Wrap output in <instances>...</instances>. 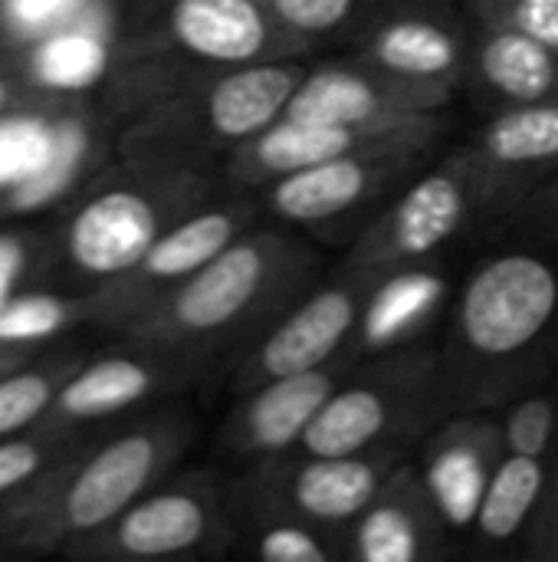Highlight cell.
Returning <instances> with one entry per match:
<instances>
[{
	"instance_id": "1",
	"label": "cell",
	"mask_w": 558,
	"mask_h": 562,
	"mask_svg": "<svg viewBox=\"0 0 558 562\" xmlns=\"http://www.w3.org/2000/svg\"><path fill=\"white\" fill-rule=\"evenodd\" d=\"M558 369V240L513 211L460 273L437 339L444 412L503 408Z\"/></svg>"
},
{
	"instance_id": "2",
	"label": "cell",
	"mask_w": 558,
	"mask_h": 562,
	"mask_svg": "<svg viewBox=\"0 0 558 562\" xmlns=\"http://www.w3.org/2000/svg\"><path fill=\"white\" fill-rule=\"evenodd\" d=\"M191 435L184 415H158L102 441H76L0 504V550L62 557L164 481L187 451Z\"/></svg>"
},
{
	"instance_id": "3",
	"label": "cell",
	"mask_w": 558,
	"mask_h": 562,
	"mask_svg": "<svg viewBox=\"0 0 558 562\" xmlns=\"http://www.w3.org/2000/svg\"><path fill=\"white\" fill-rule=\"evenodd\" d=\"M309 247L280 231H243L164 293L122 336L158 359H191L270 326L312 280Z\"/></svg>"
},
{
	"instance_id": "4",
	"label": "cell",
	"mask_w": 558,
	"mask_h": 562,
	"mask_svg": "<svg viewBox=\"0 0 558 562\" xmlns=\"http://www.w3.org/2000/svg\"><path fill=\"white\" fill-rule=\"evenodd\" d=\"M523 204L467 145L431 158L352 240L345 267L391 270L490 237Z\"/></svg>"
},
{
	"instance_id": "5",
	"label": "cell",
	"mask_w": 558,
	"mask_h": 562,
	"mask_svg": "<svg viewBox=\"0 0 558 562\" xmlns=\"http://www.w3.org/2000/svg\"><path fill=\"white\" fill-rule=\"evenodd\" d=\"M303 72L296 59L204 69L201 82L168 89L135 119L122 138V155L207 171L214 155H230L283 115Z\"/></svg>"
},
{
	"instance_id": "6",
	"label": "cell",
	"mask_w": 558,
	"mask_h": 562,
	"mask_svg": "<svg viewBox=\"0 0 558 562\" xmlns=\"http://www.w3.org/2000/svg\"><path fill=\"white\" fill-rule=\"evenodd\" d=\"M207 171L125 158L102 178L66 224L62 250L79 277L95 283L125 273L168 227L207 204Z\"/></svg>"
},
{
	"instance_id": "7",
	"label": "cell",
	"mask_w": 558,
	"mask_h": 562,
	"mask_svg": "<svg viewBox=\"0 0 558 562\" xmlns=\"http://www.w3.org/2000/svg\"><path fill=\"white\" fill-rule=\"evenodd\" d=\"M444 415L437 392V342L405 346L358 359L329 392L299 451L358 454L368 448H411Z\"/></svg>"
},
{
	"instance_id": "8",
	"label": "cell",
	"mask_w": 558,
	"mask_h": 562,
	"mask_svg": "<svg viewBox=\"0 0 558 562\" xmlns=\"http://www.w3.org/2000/svg\"><path fill=\"white\" fill-rule=\"evenodd\" d=\"M405 458H411V448L401 445L368 448L358 454H306L296 448L253 461L227 491V504L247 524L296 520L342 540L349 524Z\"/></svg>"
},
{
	"instance_id": "9",
	"label": "cell",
	"mask_w": 558,
	"mask_h": 562,
	"mask_svg": "<svg viewBox=\"0 0 558 562\" xmlns=\"http://www.w3.org/2000/svg\"><path fill=\"white\" fill-rule=\"evenodd\" d=\"M447 115H434L398 138L335 155L266 184V204L276 217L299 227H329L342 221H372L437 151Z\"/></svg>"
},
{
	"instance_id": "10",
	"label": "cell",
	"mask_w": 558,
	"mask_h": 562,
	"mask_svg": "<svg viewBox=\"0 0 558 562\" xmlns=\"http://www.w3.org/2000/svg\"><path fill=\"white\" fill-rule=\"evenodd\" d=\"M230 540L227 491L207 471H191L178 481H158L62 557L79 562L194 560L224 553Z\"/></svg>"
},
{
	"instance_id": "11",
	"label": "cell",
	"mask_w": 558,
	"mask_h": 562,
	"mask_svg": "<svg viewBox=\"0 0 558 562\" xmlns=\"http://www.w3.org/2000/svg\"><path fill=\"white\" fill-rule=\"evenodd\" d=\"M253 217L257 204L247 198H210L207 204L181 217L174 227H168L125 273L95 283V290H89L76 303V319L122 333L164 293H171L194 270H201L214 254H220L234 237L250 231Z\"/></svg>"
},
{
	"instance_id": "12",
	"label": "cell",
	"mask_w": 558,
	"mask_h": 562,
	"mask_svg": "<svg viewBox=\"0 0 558 562\" xmlns=\"http://www.w3.org/2000/svg\"><path fill=\"white\" fill-rule=\"evenodd\" d=\"M474 16L460 0H385L355 36V59L401 82L457 95Z\"/></svg>"
},
{
	"instance_id": "13",
	"label": "cell",
	"mask_w": 558,
	"mask_h": 562,
	"mask_svg": "<svg viewBox=\"0 0 558 562\" xmlns=\"http://www.w3.org/2000/svg\"><path fill=\"white\" fill-rule=\"evenodd\" d=\"M378 273L382 270L342 267L335 280L316 286L296 306L289 303L250 349L237 385L247 392L276 375H293L335 359H352L349 346Z\"/></svg>"
},
{
	"instance_id": "14",
	"label": "cell",
	"mask_w": 558,
	"mask_h": 562,
	"mask_svg": "<svg viewBox=\"0 0 558 562\" xmlns=\"http://www.w3.org/2000/svg\"><path fill=\"white\" fill-rule=\"evenodd\" d=\"M506 454L500 415L487 408L444 412L414 445L411 464L447 524L457 547L464 543L480 497Z\"/></svg>"
},
{
	"instance_id": "15",
	"label": "cell",
	"mask_w": 558,
	"mask_h": 562,
	"mask_svg": "<svg viewBox=\"0 0 558 562\" xmlns=\"http://www.w3.org/2000/svg\"><path fill=\"white\" fill-rule=\"evenodd\" d=\"M451 102V95L401 82L352 56L349 63L306 69L283 115L299 122L385 128L447 112Z\"/></svg>"
},
{
	"instance_id": "16",
	"label": "cell",
	"mask_w": 558,
	"mask_h": 562,
	"mask_svg": "<svg viewBox=\"0 0 558 562\" xmlns=\"http://www.w3.org/2000/svg\"><path fill=\"white\" fill-rule=\"evenodd\" d=\"M161 40L201 69L296 59L309 49L273 20L263 0H168Z\"/></svg>"
},
{
	"instance_id": "17",
	"label": "cell",
	"mask_w": 558,
	"mask_h": 562,
	"mask_svg": "<svg viewBox=\"0 0 558 562\" xmlns=\"http://www.w3.org/2000/svg\"><path fill=\"white\" fill-rule=\"evenodd\" d=\"M355 562H437L460 557L457 540L428 497L411 458H405L342 537Z\"/></svg>"
},
{
	"instance_id": "18",
	"label": "cell",
	"mask_w": 558,
	"mask_h": 562,
	"mask_svg": "<svg viewBox=\"0 0 558 562\" xmlns=\"http://www.w3.org/2000/svg\"><path fill=\"white\" fill-rule=\"evenodd\" d=\"M457 280L447 257L382 270L365 300L349 356L358 362L378 352L437 342Z\"/></svg>"
},
{
	"instance_id": "19",
	"label": "cell",
	"mask_w": 558,
	"mask_h": 562,
	"mask_svg": "<svg viewBox=\"0 0 558 562\" xmlns=\"http://www.w3.org/2000/svg\"><path fill=\"white\" fill-rule=\"evenodd\" d=\"M352 366V359H335L319 369L276 375L247 389V398L234 408V415L224 425V451L250 464L296 451L303 431Z\"/></svg>"
},
{
	"instance_id": "20",
	"label": "cell",
	"mask_w": 558,
	"mask_h": 562,
	"mask_svg": "<svg viewBox=\"0 0 558 562\" xmlns=\"http://www.w3.org/2000/svg\"><path fill=\"white\" fill-rule=\"evenodd\" d=\"M460 92H467L483 115L558 99V53L500 20L474 16Z\"/></svg>"
},
{
	"instance_id": "21",
	"label": "cell",
	"mask_w": 558,
	"mask_h": 562,
	"mask_svg": "<svg viewBox=\"0 0 558 562\" xmlns=\"http://www.w3.org/2000/svg\"><path fill=\"white\" fill-rule=\"evenodd\" d=\"M437 115H444V112H437ZM428 119H434V115H428ZM428 119L385 125V128H362V125L299 122V119L280 115L276 122H270L266 128H260L253 138H247L243 145H237L227 155V175H230V181H237L243 188H266L276 178H286L309 165L398 138Z\"/></svg>"
},
{
	"instance_id": "22",
	"label": "cell",
	"mask_w": 558,
	"mask_h": 562,
	"mask_svg": "<svg viewBox=\"0 0 558 562\" xmlns=\"http://www.w3.org/2000/svg\"><path fill=\"white\" fill-rule=\"evenodd\" d=\"M164 366L158 356H105L95 362H79L56 389L43 418L30 428L49 438H76L79 428L112 418L138 402H145L161 382Z\"/></svg>"
},
{
	"instance_id": "23",
	"label": "cell",
	"mask_w": 558,
	"mask_h": 562,
	"mask_svg": "<svg viewBox=\"0 0 558 562\" xmlns=\"http://www.w3.org/2000/svg\"><path fill=\"white\" fill-rule=\"evenodd\" d=\"M464 145L526 201L558 171V99L487 112Z\"/></svg>"
},
{
	"instance_id": "24",
	"label": "cell",
	"mask_w": 558,
	"mask_h": 562,
	"mask_svg": "<svg viewBox=\"0 0 558 562\" xmlns=\"http://www.w3.org/2000/svg\"><path fill=\"white\" fill-rule=\"evenodd\" d=\"M546 484V458L503 454L460 543L470 560H520Z\"/></svg>"
},
{
	"instance_id": "25",
	"label": "cell",
	"mask_w": 558,
	"mask_h": 562,
	"mask_svg": "<svg viewBox=\"0 0 558 562\" xmlns=\"http://www.w3.org/2000/svg\"><path fill=\"white\" fill-rule=\"evenodd\" d=\"M105 30L69 23L39 36L30 49L26 72L39 89H86L109 66Z\"/></svg>"
},
{
	"instance_id": "26",
	"label": "cell",
	"mask_w": 558,
	"mask_h": 562,
	"mask_svg": "<svg viewBox=\"0 0 558 562\" xmlns=\"http://www.w3.org/2000/svg\"><path fill=\"white\" fill-rule=\"evenodd\" d=\"M82 359L76 356H56V359H39V362L23 359L20 366L7 369L0 375V441L30 431L49 408L62 379Z\"/></svg>"
},
{
	"instance_id": "27",
	"label": "cell",
	"mask_w": 558,
	"mask_h": 562,
	"mask_svg": "<svg viewBox=\"0 0 558 562\" xmlns=\"http://www.w3.org/2000/svg\"><path fill=\"white\" fill-rule=\"evenodd\" d=\"M497 415L510 454L549 458L558 445V369L516 392Z\"/></svg>"
},
{
	"instance_id": "28",
	"label": "cell",
	"mask_w": 558,
	"mask_h": 562,
	"mask_svg": "<svg viewBox=\"0 0 558 562\" xmlns=\"http://www.w3.org/2000/svg\"><path fill=\"white\" fill-rule=\"evenodd\" d=\"M382 3L385 0H263L273 20L306 46L339 33L358 36Z\"/></svg>"
},
{
	"instance_id": "29",
	"label": "cell",
	"mask_w": 558,
	"mask_h": 562,
	"mask_svg": "<svg viewBox=\"0 0 558 562\" xmlns=\"http://www.w3.org/2000/svg\"><path fill=\"white\" fill-rule=\"evenodd\" d=\"M76 319V303H66L56 293H13L0 306V346L30 349Z\"/></svg>"
},
{
	"instance_id": "30",
	"label": "cell",
	"mask_w": 558,
	"mask_h": 562,
	"mask_svg": "<svg viewBox=\"0 0 558 562\" xmlns=\"http://www.w3.org/2000/svg\"><path fill=\"white\" fill-rule=\"evenodd\" d=\"M253 557L263 562H335L345 557L342 540L296 520L250 524Z\"/></svg>"
},
{
	"instance_id": "31",
	"label": "cell",
	"mask_w": 558,
	"mask_h": 562,
	"mask_svg": "<svg viewBox=\"0 0 558 562\" xmlns=\"http://www.w3.org/2000/svg\"><path fill=\"white\" fill-rule=\"evenodd\" d=\"M79 438H49L39 431H23L0 441V504L26 487L39 471L62 458Z\"/></svg>"
},
{
	"instance_id": "32",
	"label": "cell",
	"mask_w": 558,
	"mask_h": 562,
	"mask_svg": "<svg viewBox=\"0 0 558 562\" xmlns=\"http://www.w3.org/2000/svg\"><path fill=\"white\" fill-rule=\"evenodd\" d=\"M86 0H0V30L16 40H39L76 20Z\"/></svg>"
},
{
	"instance_id": "33",
	"label": "cell",
	"mask_w": 558,
	"mask_h": 562,
	"mask_svg": "<svg viewBox=\"0 0 558 562\" xmlns=\"http://www.w3.org/2000/svg\"><path fill=\"white\" fill-rule=\"evenodd\" d=\"M46 128L36 122H0V184L26 181L49 155Z\"/></svg>"
},
{
	"instance_id": "34",
	"label": "cell",
	"mask_w": 558,
	"mask_h": 562,
	"mask_svg": "<svg viewBox=\"0 0 558 562\" xmlns=\"http://www.w3.org/2000/svg\"><path fill=\"white\" fill-rule=\"evenodd\" d=\"M523 562H558V445L546 458V484L536 507V517L529 524V533L523 540Z\"/></svg>"
},
{
	"instance_id": "35",
	"label": "cell",
	"mask_w": 558,
	"mask_h": 562,
	"mask_svg": "<svg viewBox=\"0 0 558 562\" xmlns=\"http://www.w3.org/2000/svg\"><path fill=\"white\" fill-rule=\"evenodd\" d=\"M474 16L500 20L558 53V0H497L483 10H474Z\"/></svg>"
},
{
	"instance_id": "36",
	"label": "cell",
	"mask_w": 558,
	"mask_h": 562,
	"mask_svg": "<svg viewBox=\"0 0 558 562\" xmlns=\"http://www.w3.org/2000/svg\"><path fill=\"white\" fill-rule=\"evenodd\" d=\"M516 211L526 214L533 224H539L558 240V178H549L546 184H539Z\"/></svg>"
},
{
	"instance_id": "37",
	"label": "cell",
	"mask_w": 558,
	"mask_h": 562,
	"mask_svg": "<svg viewBox=\"0 0 558 562\" xmlns=\"http://www.w3.org/2000/svg\"><path fill=\"white\" fill-rule=\"evenodd\" d=\"M26 244L20 237H0V306L16 293V280L23 277L26 270Z\"/></svg>"
},
{
	"instance_id": "38",
	"label": "cell",
	"mask_w": 558,
	"mask_h": 562,
	"mask_svg": "<svg viewBox=\"0 0 558 562\" xmlns=\"http://www.w3.org/2000/svg\"><path fill=\"white\" fill-rule=\"evenodd\" d=\"M23 359H26V352H23V349H3V346H0V375H3L7 369L20 366Z\"/></svg>"
},
{
	"instance_id": "39",
	"label": "cell",
	"mask_w": 558,
	"mask_h": 562,
	"mask_svg": "<svg viewBox=\"0 0 558 562\" xmlns=\"http://www.w3.org/2000/svg\"><path fill=\"white\" fill-rule=\"evenodd\" d=\"M460 3L474 13V10H483V7H490V3H497V0H460Z\"/></svg>"
},
{
	"instance_id": "40",
	"label": "cell",
	"mask_w": 558,
	"mask_h": 562,
	"mask_svg": "<svg viewBox=\"0 0 558 562\" xmlns=\"http://www.w3.org/2000/svg\"><path fill=\"white\" fill-rule=\"evenodd\" d=\"M7 99H10V86L0 79V115H3V109H7Z\"/></svg>"
},
{
	"instance_id": "41",
	"label": "cell",
	"mask_w": 558,
	"mask_h": 562,
	"mask_svg": "<svg viewBox=\"0 0 558 562\" xmlns=\"http://www.w3.org/2000/svg\"><path fill=\"white\" fill-rule=\"evenodd\" d=\"M553 178H558V171H556V175H553Z\"/></svg>"
}]
</instances>
